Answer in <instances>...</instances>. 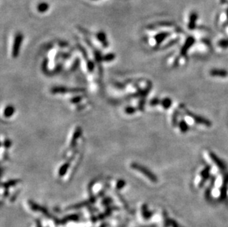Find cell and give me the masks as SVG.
<instances>
[{
    "mask_svg": "<svg viewBox=\"0 0 228 227\" xmlns=\"http://www.w3.org/2000/svg\"><path fill=\"white\" fill-rule=\"evenodd\" d=\"M141 210H142V214H143V218H144L145 219H149L150 217L151 216V212L149 211V209H148V206L146 204H143V205L142 206Z\"/></svg>",
    "mask_w": 228,
    "mask_h": 227,
    "instance_id": "cell-11",
    "label": "cell"
},
{
    "mask_svg": "<svg viewBox=\"0 0 228 227\" xmlns=\"http://www.w3.org/2000/svg\"><path fill=\"white\" fill-rule=\"evenodd\" d=\"M210 75L211 76H214V77H221V78H225L228 75L227 71H226L225 69H215L211 70L210 72Z\"/></svg>",
    "mask_w": 228,
    "mask_h": 227,
    "instance_id": "cell-7",
    "label": "cell"
},
{
    "mask_svg": "<svg viewBox=\"0 0 228 227\" xmlns=\"http://www.w3.org/2000/svg\"><path fill=\"white\" fill-rule=\"evenodd\" d=\"M160 101L157 100V99H155V100H152L151 102V105H154V106H155V105H157V103H159Z\"/></svg>",
    "mask_w": 228,
    "mask_h": 227,
    "instance_id": "cell-23",
    "label": "cell"
},
{
    "mask_svg": "<svg viewBox=\"0 0 228 227\" xmlns=\"http://www.w3.org/2000/svg\"><path fill=\"white\" fill-rule=\"evenodd\" d=\"M167 35L168 34H166V33H162V34L158 35V36L157 37H156V39H157L158 44H160V43L161 42V41H163V39L165 38L166 36H167Z\"/></svg>",
    "mask_w": 228,
    "mask_h": 227,
    "instance_id": "cell-22",
    "label": "cell"
},
{
    "mask_svg": "<svg viewBox=\"0 0 228 227\" xmlns=\"http://www.w3.org/2000/svg\"><path fill=\"white\" fill-rule=\"evenodd\" d=\"M28 204H29L30 209H31L33 211L42 212V214H44L46 217H48V218H53L56 224H61V220H59L58 218H55V217H53L52 214L49 212L48 210H47L45 207H44V206L39 205V204H36V202H34L33 201H28Z\"/></svg>",
    "mask_w": 228,
    "mask_h": 227,
    "instance_id": "cell-1",
    "label": "cell"
},
{
    "mask_svg": "<svg viewBox=\"0 0 228 227\" xmlns=\"http://www.w3.org/2000/svg\"><path fill=\"white\" fill-rule=\"evenodd\" d=\"M188 115H190V117H192L193 118H194V121H196L197 123L203 124V125H205V126H208V127L210 126L211 123L209 120H207V119L202 118V117H201L196 116V115L193 114H191V113H188Z\"/></svg>",
    "mask_w": 228,
    "mask_h": 227,
    "instance_id": "cell-6",
    "label": "cell"
},
{
    "mask_svg": "<svg viewBox=\"0 0 228 227\" xmlns=\"http://www.w3.org/2000/svg\"><path fill=\"white\" fill-rule=\"evenodd\" d=\"M196 20H197V14L196 13H192L190 16L188 28L190 29H194L195 28V26H196Z\"/></svg>",
    "mask_w": 228,
    "mask_h": 227,
    "instance_id": "cell-9",
    "label": "cell"
},
{
    "mask_svg": "<svg viewBox=\"0 0 228 227\" xmlns=\"http://www.w3.org/2000/svg\"><path fill=\"white\" fill-rule=\"evenodd\" d=\"M194 43V39L192 38V37H190V38H188V40L186 41L185 44V45L183 46V47L182 48V50H181V55H185L186 54L187 51H188V49L190 48V47L192 46L193 44Z\"/></svg>",
    "mask_w": 228,
    "mask_h": 227,
    "instance_id": "cell-8",
    "label": "cell"
},
{
    "mask_svg": "<svg viewBox=\"0 0 228 227\" xmlns=\"http://www.w3.org/2000/svg\"><path fill=\"white\" fill-rule=\"evenodd\" d=\"M69 163H65L64 164H63L62 166H61V168H60V170H59L58 171V175H60V176H63V175H64L66 174V173H67V170H68L69 168Z\"/></svg>",
    "mask_w": 228,
    "mask_h": 227,
    "instance_id": "cell-15",
    "label": "cell"
},
{
    "mask_svg": "<svg viewBox=\"0 0 228 227\" xmlns=\"http://www.w3.org/2000/svg\"><path fill=\"white\" fill-rule=\"evenodd\" d=\"M171 103H172L171 100H170L169 98H165V99H164L163 101H162V105H163V106L165 108H169V107L171 106Z\"/></svg>",
    "mask_w": 228,
    "mask_h": 227,
    "instance_id": "cell-16",
    "label": "cell"
},
{
    "mask_svg": "<svg viewBox=\"0 0 228 227\" xmlns=\"http://www.w3.org/2000/svg\"><path fill=\"white\" fill-rule=\"evenodd\" d=\"M22 39H23V36L21 33H17L15 36V39L13 41V52H12V55L13 58H16L18 55V53H19L20 47H21Z\"/></svg>",
    "mask_w": 228,
    "mask_h": 227,
    "instance_id": "cell-4",
    "label": "cell"
},
{
    "mask_svg": "<svg viewBox=\"0 0 228 227\" xmlns=\"http://www.w3.org/2000/svg\"><path fill=\"white\" fill-rule=\"evenodd\" d=\"M126 186V181H125L124 180H122V179H120V180H118V181H117V184H116V188L117 189H118V190H120V189H123V187Z\"/></svg>",
    "mask_w": 228,
    "mask_h": 227,
    "instance_id": "cell-17",
    "label": "cell"
},
{
    "mask_svg": "<svg viewBox=\"0 0 228 227\" xmlns=\"http://www.w3.org/2000/svg\"><path fill=\"white\" fill-rule=\"evenodd\" d=\"M96 200H97V197L96 196H92L89 199L86 200L84 201H81L80 203L73 204V205H71L68 206V207L66 209V210H71V209H81L82 207H84V206H90L91 204H93L95 203Z\"/></svg>",
    "mask_w": 228,
    "mask_h": 227,
    "instance_id": "cell-3",
    "label": "cell"
},
{
    "mask_svg": "<svg viewBox=\"0 0 228 227\" xmlns=\"http://www.w3.org/2000/svg\"><path fill=\"white\" fill-rule=\"evenodd\" d=\"M219 45L222 48H227L228 47V38L227 39H223L219 43Z\"/></svg>",
    "mask_w": 228,
    "mask_h": 227,
    "instance_id": "cell-21",
    "label": "cell"
},
{
    "mask_svg": "<svg viewBox=\"0 0 228 227\" xmlns=\"http://www.w3.org/2000/svg\"><path fill=\"white\" fill-rule=\"evenodd\" d=\"M14 111H15V109L13 106H8L4 111V115L5 117H11L13 114Z\"/></svg>",
    "mask_w": 228,
    "mask_h": 227,
    "instance_id": "cell-12",
    "label": "cell"
},
{
    "mask_svg": "<svg viewBox=\"0 0 228 227\" xmlns=\"http://www.w3.org/2000/svg\"><path fill=\"white\" fill-rule=\"evenodd\" d=\"M131 168L134 169V170H137L143 173L145 176H146L147 178H149V180H151L153 182H157V176L154 174L153 173H151L149 169L145 168L144 166H142V165L137 164V163H132L131 164Z\"/></svg>",
    "mask_w": 228,
    "mask_h": 227,
    "instance_id": "cell-2",
    "label": "cell"
},
{
    "mask_svg": "<svg viewBox=\"0 0 228 227\" xmlns=\"http://www.w3.org/2000/svg\"><path fill=\"white\" fill-rule=\"evenodd\" d=\"M113 58H114V55H113V54H110L109 55H107V56L106 57V61H111V60L113 59Z\"/></svg>",
    "mask_w": 228,
    "mask_h": 227,
    "instance_id": "cell-24",
    "label": "cell"
},
{
    "mask_svg": "<svg viewBox=\"0 0 228 227\" xmlns=\"http://www.w3.org/2000/svg\"><path fill=\"white\" fill-rule=\"evenodd\" d=\"M180 129H181L182 132H183V133H185V132L188 130V125H187L185 122L184 121H182L181 123H180Z\"/></svg>",
    "mask_w": 228,
    "mask_h": 227,
    "instance_id": "cell-19",
    "label": "cell"
},
{
    "mask_svg": "<svg viewBox=\"0 0 228 227\" xmlns=\"http://www.w3.org/2000/svg\"><path fill=\"white\" fill-rule=\"evenodd\" d=\"M80 219V215L78 214H71L63 217L61 220V224H64L69 221H78Z\"/></svg>",
    "mask_w": 228,
    "mask_h": 227,
    "instance_id": "cell-5",
    "label": "cell"
},
{
    "mask_svg": "<svg viewBox=\"0 0 228 227\" xmlns=\"http://www.w3.org/2000/svg\"><path fill=\"white\" fill-rule=\"evenodd\" d=\"M112 202V199L111 198L106 197L102 201V205L105 206H108L109 204Z\"/></svg>",
    "mask_w": 228,
    "mask_h": 227,
    "instance_id": "cell-20",
    "label": "cell"
},
{
    "mask_svg": "<svg viewBox=\"0 0 228 227\" xmlns=\"http://www.w3.org/2000/svg\"><path fill=\"white\" fill-rule=\"evenodd\" d=\"M19 180H17V179H13V180H10L7 181V182H5L3 184V187H5V189H8V187H13V186H15L16 184L19 182Z\"/></svg>",
    "mask_w": 228,
    "mask_h": 227,
    "instance_id": "cell-14",
    "label": "cell"
},
{
    "mask_svg": "<svg viewBox=\"0 0 228 227\" xmlns=\"http://www.w3.org/2000/svg\"><path fill=\"white\" fill-rule=\"evenodd\" d=\"M81 130L80 128H78L77 129H76V131H75V133H74V135H73V139H72V141H71V145L73 146L75 145V142L76 140H77L78 139H79V137H80V134H81Z\"/></svg>",
    "mask_w": 228,
    "mask_h": 227,
    "instance_id": "cell-13",
    "label": "cell"
},
{
    "mask_svg": "<svg viewBox=\"0 0 228 227\" xmlns=\"http://www.w3.org/2000/svg\"><path fill=\"white\" fill-rule=\"evenodd\" d=\"M210 157L213 159V162H214L215 164H216L221 169H225V164H224V163L221 162V160L220 159L218 158L214 154H213V153H210Z\"/></svg>",
    "mask_w": 228,
    "mask_h": 227,
    "instance_id": "cell-10",
    "label": "cell"
},
{
    "mask_svg": "<svg viewBox=\"0 0 228 227\" xmlns=\"http://www.w3.org/2000/svg\"><path fill=\"white\" fill-rule=\"evenodd\" d=\"M48 5L46 3H41L38 6V10L39 12H42V13H44V12L46 11V10L48 9Z\"/></svg>",
    "mask_w": 228,
    "mask_h": 227,
    "instance_id": "cell-18",
    "label": "cell"
}]
</instances>
